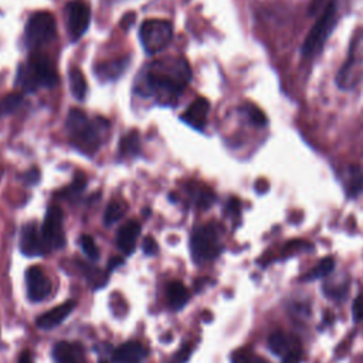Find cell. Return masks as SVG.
<instances>
[{"mask_svg": "<svg viewBox=\"0 0 363 363\" xmlns=\"http://www.w3.org/2000/svg\"><path fill=\"white\" fill-rule=\"evenodd\" d=\"M191 78L189 64L183 58H167L156 61L146 72L149 91L162 104H173Z\"/></svg>", "mask_w": 363, "mask_h": 363, "instance_id": "obj_1", "label": "cell"}, {"mask_svg": "<svg viewBox=\"0 0 363 363\" xmlns=\"http://www.w3.org/2000/svg\"><path fill=\"white\" fill-rule=\"evenodd\" d=\"M67 129L77 149L84 153H92L99 149L106 138L109 122L104 118L88 119L81 109H71L67 116Z\"/></svg>", "mask_w": 363, "mask_h": 363, "instance_id": "obj_2", "label": "cell"}, {"mask_svg": "<svg viewBox=\"0 0 363 363\" xmlns=\"http://www.w3.org/2000/svg\"><path fill=\"white\" fill-rule=\"evenodd\" d=\"M16 82L24 91L33 92L40 86H54L58 82V75L51 61L47 57L37 54L18 67Z\"/></svg>", "mask_w": 363, "mask_h": 363, "instance_id": "obj_3", "label": "cell"}, {"mask_svg": "<svg viewBox=\"0 0 363 363\" xmlns=\"http://www.w3.org/2000/svg\"><path fill=\"white\" fill-rule=\"evenodd\" d=\"M336 24H337V7H336V1L330 0L326 3L323 11L318 17L315 24L309 30V33L306 34L301 47L302 55L313 57L319 54L328 37L332 34L333 28L336 27Z\"/></svg>", "mask_w": 363, "mask_h": 363, "instance_id": "obj_4", "label": "cell"}, {"mask_svg": "<svg viewBox=\"0 0 363 363\" xmlns=\"http://www.w3.org/2000/svg\"><path fill=\"white\" fill-rule=\"evenodd\" d=\"M190 251L196 262H206L214 259L220 251V237L214 225L204 224L194 228L190 238Z\"/></svg>", "mask_w": 363, "mask_h": 363, "instance_id": "obj_5", "label": "cell"}, {"mask_svg": "<svg viewBox=\"0 0 363 363\" xmlns=\"http://www.w3.org/2000/svg\"><path fill=\"white\" fill-rule=\"evenodd\" d=\"M173 35L172 24L163 18H150L142 23L139 37L147 54H157L167 47Z\"/></svg>", "mask_w": 363, "mask_h": 363, "instance_id": "obj_6", "label": "cell"}, {"mask_svg": "<svg viewBox=\"0 0 363 363\" xmlns=\"http://www.w3.org/2000/svg\"><path fill=\"white\" fill-rule=\"evenodd\" d=\"M55 18L48 11H40L30 17L26 24V41L28 47H38L55 37Z\"/></svg>", "mask_w": 363, "mask_h": 363, "instance_id": "obj_7", "label": "cell"}, {"mask_svg": "<svg viewBox=\"0 0 363 363\" xmlns=\"http://www.w3.org/2000/svg\"><path fill=\"white\" fill-rule=\"evenodd\" d=\"M40 230L47 250H57L64 245L65 238L62 228V211L60 207L52 206L47 210L44 223Z\"/></svg>", "mask_w": 363, "mask_h": 363, "instance_id": "obj_8", "label": "cell"}, {"mask_svg": "<svg viewBox=\"0 0 363 363\" xmlns=\"http://www.w3.org/2000/svg\"><path fill=\"white\" fill-rule=\"evenodd\" d=\"M91 10L89 6L81 0L69 1L67 6V27L69 37L75 41L78 40L89 26Z\"/></svg>", "mask_w": 363, "mask_h": 363, "instance_id": "obj_9", "label": "cell"}, {"mask_svg": "<svg viewBox=\"0 0 363 363\" xmlns=\"http://www.w3.org/2000/svg\"><path fill=\"white\" fill-rule=\"evenodd\" d=\"M26 282L28 298L34 302L45 299L51 292V282L40 267H30L26 271Z\"/></svg>", "mask_w": 363, "mask_h": 363, "instance_id": "obj_10", "label": "cell"}, {"mask_svg": "<svg viewBox=\"0 0 363 363\" xmlns=\"http://www.w3.org/2000/svg\"><path fill=\"white\" fill-rule=\"evenodd\" d=\"M20 250L23 254L28 257H35L47 251L41 237V230L37 227L35 223H28L23 227L21 238H20Z\"/></svg>", "mask_w": 363, "mask_h": 363, "instance_id": "obj_11", "label": "cell"}, {"mask_svg": "<svg viewBox=\"0 0 363 363\" xmlns=\"http://www.w3.org/2000/svg\"><path fill=\"white\" fill-rule=\"evenodd\" d=\"M208 111H210L208 101L203 96H199L190 104V106L186 109L184 113H182L180 118L183 122H186L191 128L201 130L206 126Z\"/></svg>", "mask_w": 363, "mask_h": 363, "instance_id": "obj_12", "label": "cell"}, {"mask_svg": "<svg viewBox=\"0 0 363 363\" xmlns=\"http://www.w3.org/2000/svg\"><path fill=\"white\" fill-rule=\"evenodd\" d=\"M74 308H75L74 301H67L64 303L57 305L55 308H52V309L47 311L45 313L38 316V319H37L38 328H41L44 330H48V329H52V328L58 326L74 311Z\"/></svg>", "mask_w": 363, "mask_h": 363, "instance_id": "obj_13", "label": "cell"}, {"mask_svg": "<svg viewBox=\"0 0 363 363\" xmlns=\"http://www.w3.org/2000/svg\"><path fill=\"white\" fill-rule=\"evenodd\" d=\"M57 363H86L84 349L78 343L58 342L52 349Z\"/></svg>", "mask_w": 363, "mask_h": 363, "instance_id": "obj_14", "label": "cell"}, {"mask_svg": "<svg viewBox=\"0 0 363 363\" xmlns=\"http://www.w3.org/2000/svg\"><path fill=\"white\" fill-rule=\"evenodd\" d=\"M147 354L146 347L139 342H126L115 349L112 359L115 363H140Z\"/></svg>", "mask_w": 363, "mask_h": 363, "instance_id": "obj_15", "label": "cell"}, {"mask_svg": "<svg viewBox=\"0 0 363 363\" xmlns=\"http://www.w3.org/2000/svg\"><path fill=\"white\" fill-rule=\"evenodd\" d=\"M139 233H140V225L138 221L132 220V221H128L125 223L119 231H118V235H116V244L119 247V250L123 252V254H132L135 247H136V241H138V237H139Z\"/></svg>", "mask_w": 363, "mask_h": 363, "instance_id": "obj_16", "label": "cell"}, {"mask_svg": "<svg viewBox=\"0 0 363 363\" xmlns=\"http://www.w3.org/2000/svg\"><path fill=\"white\" fill-rule=\"evenodd\" d=\"M357 71H356V58H354V50H350L349 58L343 64V67L339 69L336 75V84L342 89H350L357 82Z\"/></svg>", "mask_w": 363, "mask_h": 363, "instance_id": "obj_17", "label": "cell"}, {"mask_svg": "<svg viewBox=\"0 0 363 363\" xmlns=\"http://www.w3.org/2000/svg\"><path fill=\"white\" fill-rule=\"evenodd\" d=\"M345 190L349 197H357L363 191V166L352 164L345 173Z\"/></svg>", "mask_w": 363, "mask_h": 363, "instance_id": "obj_18", "label": "cell"}, {"mask_svg": "<svg viewBox=\"0 0 363 363\" xmlns=\"http://www.w3.org/2000/svg\"><path fill=\"white\" fill-rule=\"evenodd\" d=\"M299 343L296 342V339H294L292 336L281 332V330H277L274 333L269 335L268 337V347L269 350L277 354V356H281L284 357L289 350H292L295 346H298Z\"/></svg>", "mask_w": 363, "mask_h": 363, "instance_id": "obj_19", "label": "cell"}, {"mask_svg": "<svg viewBox=\"0 0 363 363\" xmlns=\"http://www.w3.org/2000/svg\"><path fill=\"white\" fill-rule=\"evenodd\" d=\"M126 67H128V58L101 64L96 68V75L104 81H112V79H116L118 77H121L122 72L126 69Z\"/></svg>", "mask_w": 363, "mask_h": 363, "instance_id": "obj_20", "label": "cell"}, {"mask_svg": "<svg viewBox=\"0 0 363 363\" xmlns=\"http://www.w3.org/2000/svg\"><path fill=\"white\" fill-rule=\"evenodd\" d=\"M167 299L173 309H180L189 299V292L180 281H173L167 285Z\"/></svg>", "mask_w": 363, "mask_h": 363, "instance_id": "obj_21", "label": "cell"}, {"mask_svg": "<svg viewBox=\"0 0 363 363\" xmlns=\"http://www.w3.org/2000/svg\"><path fill=\"white\" fill-rule=\"evenodd\" d=\"M68 78H69V88H71L72 95L78 101H82L86 95V91H88L86 81H85V77H84L82 71L79 68H71L69 74H68Z\"/></svg>", "mask_w": 363, "mask_h": 363, "instance_id": "obj_22", "label": "cell"}, {"mask_svg": "<svg viewBox=\"0 0 363 363\" xmlns=\"http://www.w3.org/2000/svg\"><path fill=\"white\" fill-rule=\"evenodd\" d=\"M139 149H140V140H139L138 132L135 130L126 133L119 142V153L122 156H133L139 152Z\"/></svg>", "mask_w": 363, "mask_h": 363, "instance_id": "obj_23", "label": "cell"}, {"mask_svg": "<svg viewBox=\"0 0 363 363\" xmlns=\"http://www.w3.org/2000/svg\"><path fill=\"white\" fill-rule=\"evenodd\" d=\"M333 268H335V259L332 257H326L306 274L305 279L306 281H313V279L328 277L333 271Z\"/></svg>", "mask_w": 363, "mask_h": 363, "instance_id": "obj_24", "label": "cell"}, {"mask_svg": "<svg viewBox=\"0 0 363 363\" xmlns=\"http://www.w3.org/2000/svg\"><path fill=\"white\" fill-rule=\"evenodd\" d=\"M125 210H126V207H125V204L122 201H119V200L111 201L108 204L106 210H105V214H104L105 224L109 225V224L116 223L119 218H122V216L125 214Z\"/></svg>", "mask_w": 363, "mask_h": 363, "instance_id": "obj_25", "label": "cell"}, {"mask_svg": "<svg viewBox=\"0 0 363 363\" xmlns=\"http://www.w3.org/2000/svg\"><path fill=\"white\" fill-rule=\"evenodd\" d=\"M231 363H269V362L251 350L240 349L231 354Z\"/></svg>", "mask_w": 363, "mask_h": 363, "instance_id": "obj_26", "label": "cell"}, {"mask_svg": "<svg viewBox=\"0 0 363 363\" xmlns=\"http://www.w3.org/2000/svg\"><path fill=\"white\" fill-rule=\"evenodd\" d=\"M193 197H194V201L199 207L201 208H207L213 204L214 201V193L207 189V187H199V189H194V193H193Z\"/></svg>", "mask_w": 363, "mask_h": 363, "instance_id": "obj_27", "label": "cell"}, {"mask_svg": "<svg viewBox=\"0 0 363 363\" xmlns=\"http://www.w3.org/2000/svg\"><path fill=\"white\" fill-rule=\"evenodd\" d=\"M79 244H81V248L82 251L85 252V255L91 259H96L99 257V252H98V248H96V244L95 241L92 240V237L89 235H82L79 238Z\"/></svg>", "mask_w": 363, "mask_h": 363, "instance_id": "obj_28", "label": "cell"}, {"mask_svg": "<svg viewBox=\"0 0 363 363\" xmlns=\"http://www.w3.org/2000/svg\"><path fill=\"white\" fill-rule=\"evenodd\" d=\"M245 112H247L248 119H250L254 125H257V126H264V125L267 123V116H265V113H264L261 109H258L257 106L248 105V106L245 108Z\"/></svg>", "mask_w": 363, "mask_h": 363, "instance_id": "obj_29", "label": "cell"}, {"mask_svg": "<svg viewBox=\"0 0 363 363\" xmlns=\"http://www.w3.org/2000/svg\"><path fill=\"white\" fill-rule=\"evenodd\" d=\"M346 288H347V285H346L345 282L337 284V282H333V281L326 282L325 286H323L326 295L330 296V298H340V296L345 294Z\"/></svg>", "mask_w": 363, "mask_h": 363, "instance_id": "obj_30", "label": "cell"}, {"mask_svg": "<svg viewBox=\"0 0 363 363\" xmlns=\"http://www.w3.org/2000/svg\"><path fill=\"white\" fill-rule=\"evenodd\" d=\"M20 102H21V95H16V94H11V95H9V96H6L4 98V101H3V104H1V109L4 111V112H13L14 109H17V106L20 105Z\"/></svg>", "mask_w": 363, "mask_h": 363, "instance_id": "obj_31", "label": "cell"}, {"mask_svg": "<svg viewBox=\"0 0 363 363\" xmlns=\"http://www.w3.org/2000/svg\"><path fill=\"white\" fill-rule=\"evenodd\" d=\"M191 350H193V346L186 343L184 346H182V349L173 356L172 362L170 363H186L191 354Z\"/></svg>", "mask_w": 363, "mask_h": 363, "instance_id": "obj_32", "label": "cell"}, {"mask_svg": "<svg viewBox=\"0 0 363 363\" xmlns=\"http://www.w3.org/2000/svg\"><path fill=\"white\" fill-rule=\"evenodd\" d=\"M301 359H302V349L298 345L282 357V363H301Z\"/></svg>", "mask_w": 363, "mask_h": 363, "instance_id": "obj_33", "label": "cell"}, {"mask_svg": "<svg viewBox=\"0 0 363 363\" xmlns=\"http://www.w3.org/2000/svg\"><path fill=\"white\" fill-rule=\"evenodd\" d=\"M352 315L356 322L363 320V296H357L352 305Z\"/></svg>", "mask_w": 363, "mask_h": 363, "instance_id": "obj_34", "label": "cell"}, {"mask_svg": "<svg viewBox=\"0 0 363 363\" xmlns=\"http://www.w3.org/2000/svg\"><path fill=\"white\" fill-rule=\"evenodd\" d=\"M85 186H86V180H85L84 177H78V179H75V180L68 186L67 193H69V194H78V193H81V191L85 189Z\"/></svg>", "mask_w": 363, "mask_h": 363, "instance_id": "obj_35", "label": "cell"}, {"mask_svg": "<svg viewBox=\"0 0 363 363\" xmlns=\"http://www.w3.org/2000/svg\"><path fill=\"white\" fill-rule=\"evenodd\" d=\"M142 247H143L145 254H147V255H153L157 252V244L152 237H146L142 242Z\"/></svg>", "mask_w": 363, "mask_h": 363, "instance_id": "obj_36", "label": "cell"}, {"mask_svg": "<svg viewBox=\"0 0 363 363\" xmlns=\"http://www.w3.org/2000/svg\"><path fill=\"white\" fill-rule=\"evenodd\" d=\"M38 179H40V173H38V170L34 167V169H31L27 174H26V182L28 183V184H34V183H37L38 182Z\"/></svg>", "mask_w": 363, "mask_h": 363, "instance_id": "obj_37", "label": "cell"}, {"mask_svg": "<svg viewBox=\"0 0 363 363\" xmlns=\"http://www.w3.org/2000/svg\"><path fill=\"white\" fill-rule=\"evenodd\" d=\"M18 363H33V356L30 352H23L18 357Z\"/></svg>", "mask_w": 363, "mask_h": 363, "instance_id": "obj_38", "label": "cell"}, {"mask_svg": "<svg viewBox=\"0 0 363 363\" xmlns=\"http://www.w3.org/2000/svg\"><path fill=\"white\" fill-rule=\"evenodd\" d=\"M121 264H122V258H118V257H115V258H112V262H111L109 268H113V267H116V265H121Z\"/></svg>", "mask_w": 363, "mask_h": 363, "instance_id": "obj_39", "label": "cell"}, {"mask_svg": "<svg viewBox=\"0 0 363 363\" xmlns=\"http://www.w3.org/2000/svg\"><path fill=\"white\" fill-rule=\"evenodd\" d=\"M101 363H106V362H101Z\"/></svg>", "mask_w": 363, "mask_h": 363, "instance_id": "obj_40", "label": "cell"}, {"mask_svg": "<svg viewBox=\"0 0 363 363\" xmlns=\"http://www.w3.org/2000/svg\"><path fill=\"white\" fill-rule=\"evenodd\" d=\"M0 109H1V106H0Z\"/></svg>", "mask_w": 363, "mask_h": 363, "instance_id": "obj_41", "label": "cell"}]
</instances>
